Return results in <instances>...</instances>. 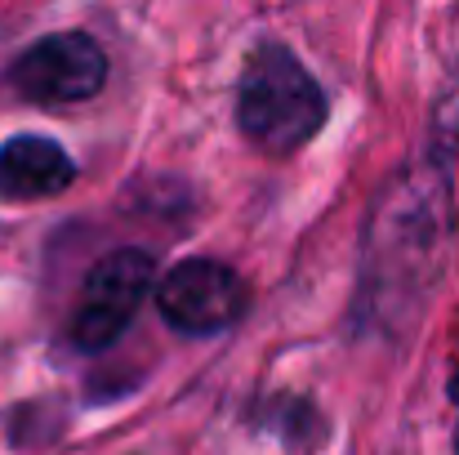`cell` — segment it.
<instances>
[{"mask_svg": "<svg viewBox=\"0 0 459 455\" xmlns=\"http://www.w3.org/2000/svg\"><path fill=\"white\" fill-rule=\"evenodd\" d=\"M156 286V259L148 250H112L103 255L85 286H81V300H76V312H72V339L76 348L85 353H103L112 348L130 321L139 317L143 300L152 295Z\"/></svg>", "mask_w": 459, "mask_h": 455, "instance_id": "obj_4", "label": "cell"}, {"mask_svg": "<svg viewBox=\"0 0 459 455\" xmlns=\"http://www.w3.org/2000/svg\"><path fill=\"white\" fill-rule=\"evenodd\" d=\"M446 393H451V402H455V407H459V371H455V375H451V384H446Z\"/></svg>", "mask_w": 459, "mask_h": 455, "instance_id": "obj_7", "label": "cell"}, {"mask_svg": "<svg viewBox=\"0 0 459 455\" xmlns=\"http://www.w3.org/2000/svg\"><path fill=\"white\" fill-rule=\"evenodd\" d=\"M325 117H330L325 90L290 45L264 40L246 58L237 85V126L250 144H259L273 156H290L321 135Z\"/></svg>", "mask_w": 459, "mask_h": 455, "instance_id": "obj_2", "label": "cell"}, {"mask_svg": "<svg viewBox=\"0 0 459 455\" xmlns=\"http://www.w3.org/2000/svg\"><path fill=\"white\" fill-rule=\"evenodd\" d=\"M451 161L455 152L429 148L420 170L397 174L375 206L361 273V317H375V326H402L429 295L446 237Z\"/></svg>", "mask_w": 459, "mask_h": 455, "instance_id": "obj_1", "label": "cell"}, {"mask_svg": "<svg viewBox=\"0 0 459 455\" xmlns=\"http://www.w3.org/2000/svg\"><path fill=\"white\" fill-rule=\"evenodd\" d=\"M76 161L49 135H9L0 144V197L4 201H45L67 192Z\"/></svg>", "mask_w": 459, "mask_h": 455, "instance_id": "obj_6", "label": "cell"}, {"mask_svg": "<svg viewBox=\"0 0 459 455\" xmlns=\"http://www.w3.org/2000/svg\"><path fill=\"white\" fill-rule=\"evenodd\" d=\"M455 455H459V429H455Z\"/></svg>", "mask_w": 459, "mask_h": 455, "instance_id": "obj_8", "label": "cell"}, {"mask_svg": "<svg viewBox=\"0 0 459 455\" xmlns=\"http://www.w3.org/2000/svg\"><path fill=\"white\" fill-rule=\"evenodd\" d=\"M4 81L36 108L90 103L108 85V54L90 31H49L9 63Z\"/></svg>", "mask_w": 459, "mask_h": 455, "instance_id": "obj_3", "label": "cell"}, {"mask_svg": "<svg viewBox=\"0 0 459 455\" xmlns=\"http://www.w3.org/2000/svg\"><path fill=\"white\" fill-rule=\"evenodd\" d=\"M156 312L178 335H223L246 317V282L219 259H178L152 286Z\"/></svg>", "mask_w": 459, "mask_h": 455, "instance_id": "obj_5", "label": "cell"}]
</instances>
